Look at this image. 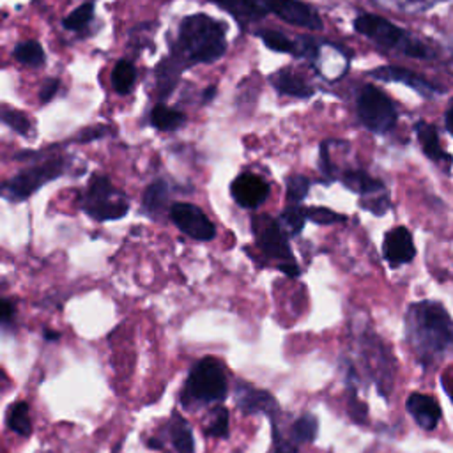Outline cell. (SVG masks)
Returning <instances> with one entry per match:
<instances>
[{
  "mask_svg": "<svg viewBox=\"0 0 453 453\" xmlns=\"http://www.w3.org/2000/svg\"><path fill=\"white\" fill-rule=\"evenodd\" d=\"M405 336L416 357L432 365L453 347V319L437 301H418L405 313Z\"/></svg>",
  "mask_w": 453,
  "mask_h": 453,
  "instance_id": "1",
  "label": "cell"
},
{
  "mask_svg": "<svg viewBox=\"0 0 453 453\" xmlns=\"http://www.w3.org/2000/svg\"><path fill=\"white\" fill-rule=\"evenodd\" d=\"M225 51V25L207 14H193L180 21L168 58L182 71L193 64H211Z\"/></svg>",
  "mask_w": 453,
  "mask_h": 453,
  "instance_id": "2",
  "label": "cell"
},
{
  "mask_svg": "<svg viewBox=\"0 0 453 453\" xmlns=\"http://www.w3.org/2000/svg\"><path fill=\"white\" fill-rule=\"evenodd\" d=\"M354 28L384 50H391L419 60H428L434 57V51L426 42L382 16L359 14L354 19Z\"/></svg>",
  "mask_w": 453,
  "mask_h": 453,
  "instance_id": "3",
  "label": "cell"
},
{
  "mask_svg": "<svg viewBox=\"0 0 453 453\" xmlns=\"http://www.w3.org/2000/svg\"><path fill=\"white\" fill-rule=\"evenodd\" d=\"M226 396V375L223 365L211 356L198 359L182 388L180 403L186 409L205 407Z\"/></svg>",
  "mask_w": 453,
  "mask_h": 453,
  "instance_id": "4",
  "label": "cell"
},
{
  "mask_svg": "<svg viewBox=\"0 0 453 453\" xmlns=\"http://www.w3.org/2000/svg\"><path fill=\"white\" fill-rule=\"evenodd\" d=\"M83 211L96 221L119 219L129 211V200L108 177L94 175L83 193Z\"/></svg>",
  "mask_w": 453,
  "mask_h": 453,
  "instance_id": "5",
  "label": "cell"
},
{
  "mask_svg": "<svg viewBox=\"0 0 453 453\" xmlns=\"http://www.w3.org/2000/svg\"><path fill=\"white\" fill-rule=\"evenodd\" d=\"M356 113L359 122L372 133L386 134L398 120L393 101L375 85H363L356 97Z\"/></svg>",
  "mask_w": 453,
  "mask_h": 453,
  "instance_id": "6",
  "label": "cell"
},
{
  "mask_svg": "<svg viewBox=\"0 0 453 453\" xmlns=\"http://www.w3.org/2000/svg\"><path fill=\"white\" fill-rule=\"evenodd\" d=\"M64 159L51 157L48 161L28 166L16 175H12L2 188V193L7 200H25L34 195L46 182L60 177L64 173Z\"/></svg>",
  "mask_w": 453,
  "mask_h": 453,
  "instance_id": "7",
  "label": "cell"
},
{
  "mask_svg": "<svg viewBox=\"0 0 453 453\" xmlns=\"http://www.w3.org/2000/svg\"><path fill=\"white\" fill-rule=\"evenodd\" d=\"M251 230L255 235V241L262 253L269 258H276L281 262H294L287 232L281 228L278 219H273L267 214L253 216Z\"/></svg>",
  "mask_w": 453,
  "mask_h": 453,
  "instance_id": "8",
  "label": "cell"
},
{
  "mask_svg": "<svg viewBox=\"0 0 453 453\" xmlns=\"http://www.w3.org/2000/svg\"><path fill=\"white\" fill-rule=\"evenodd\" d=\"M255 2L265 14L271 12L290 25L303 27L308 30H322L324 27L319 12L304 2H299V0H255Z\"/></svg>",
  "mask_w": 453,
  "mask_h": 453,
  "instance_id": "9",
  "label": "cell"
},
{
  "mask_svg": "<svg viewBox=\"0 0 453 453\" xmlns=\"http://www.w3.org/2000/svg\"><path fill=\"white\" fill-rule=\"evenodd\" d=\"M170 218L173 225L196 241H211L216 237L214 223L203 214L198 205L188 202H175L170 207Z\"/></svg>",
  "mask_w": 453,
  "mask_h": 453,
  "instance_id": "10",
  "label": "cell"
},
{
  "mask_svg": "<svg viewBox=\"0 0 453 453\" xmlns=\"http://www.w3.org/2000/svg\"><path fill=\"white\" fill-rule=\"evenodd\" d=\"M235 403L244 414H265L267 418H271L273 426H276L280 405L271 393L257 389L246 382H239L235 386Z\"/></svg>",
  "mask_w": 453,
  "mask_h": 453,
  "instance_id": "11",
  "label": "cell"
},
{
  "mask_svg": "<svg viewBox=\"0 0 453 453\" xmlns=\"http://www.w3.org/2000/svg\"><path fill=\"white\" fill-rule=\"evenodd\" d=\"M230 195L237 205L244 209H257L267 200L269 184L251 172H242L232 180Z\"/></svg>",
  "mask_w": 453,
  "mask_h": 453,
  "instance_id": "12",
  "label": "cell"
},
{
  "mask_svg": "<svg viewBox=\"0 0 453 453\" xmlns=\"http://www.w3.org/2000/svg\"><path fill=\"white\" fill-rule=\"evenodd\" d=\"M382 255L391 267L409 264L416 257V248L409 228L395 226L388 230L382 241Z\"/></svg>",
  "mask_w": 453,
  "mask_h": 453,
  "instance_id": "13",
  "label": "cell"
},
{
  "mask_svg": "<svg viewBox=\"0 0 453 453\" xmlns=\"http://www.w3.org/2000/svg\"><path fill=\"white\" fill-rule=\"evenodd\" d=\"M370 76L377 78V80H382V81H398V83H403L411 88H414L418 94L421 96H434L437 94V87L432 85L430 81H426L423 76L416 74L414 71H409L405 67H395V65H386V67H379V69H373L370 73Z\"/></svg>",
  "mask_w": 453,
  "mask_h": 453,
  "instance_id": "14",
  "label": "cell"
},
{
  "mask_svg": "<svg viewBox=\"0 0 453 453\" xmlns=\"http://www.w3.org/2000/svg\"><path fill=\"white\" fill-rule=\"evenodd\" d=\"M407 412L423 430H434L441 419V407L437 400L430 395L411 393L405 402Z\"/></svg>",
  "mask_w": 453,
  "mask_h": 453,
  "instance_id": "15",
  "label": "cell"
},
{
  "mask_svg": "<svg viewBox=\"0 0 453 453\" xmlns=\"http://www.w3.org/2000/svg\"><path fill=\"white\" fill-rule=\"evenodd\" d=\"M414 131H416V136H418V142H419V145H421L423 154H425L430 161L451 168L453 159H451V156L442 149V143H441L437 127H435L434 124H430V122L418 120L416 126H414Z\"/></svg>",
  "mask_w": 453,
  "mask_h": 453,
  "instance_id": "16",
  "label": "cell"
},
{
  "mask_svg": "<svg viewBox=\"0 0 453 453\" xmlns=\"http://www.w3.org/2000/svg\"><path fill=\"white\" fill-rule=\"evenodd\" d=\"M271 83L280 94H287V96L299 97V99H306V97L313 96V87L308 85L301 76H297L290 69H281V71L274 73L271 76Z\"/></svg>",
  "mask_w": 453,
  "mask_h": 453,
  "instance_id": "17",
  "label": "cell"
},
{
  "mask_svg": "<svg viewBox=\"0 0 453 453\" xmlns=\"http://www.w3.org/2000/svg\"><path fill=\"white\" fill-rule=\"evenodd\" d=\"M168 434L177 453H195V439L191 426L179 412L172 414L168 421Z\"/></svg>",
  "mask_w": 453,
  "mask_h": 453,
  "instance_id": "18",
  "label": "cell"
},
{
  "mask_svg": "<svg viewBox=\"0 0 453 453\" xmlns=\"http://www.w3.org/2000/svg\"><path fill=\"white\" fill-rule=\"evenodd\" d=\"M340 179L345 188H349L350 191H356L359 195L368 196V195L384 193V184L363 170H347V172H343V175Z\"/></svg>",
  "mask_w": 453,
  "mask_h": 453,
  "instance_id": "19",
  "label": "cell"
},
{
  "mask_svg": "<svg viewBox=\"0 0 453 453\" xmlns=\"http://www.w3.org/2000/svg\"><path fill=\"white\" fill-rule=\"evenodd\" d=\"M211 2H214L216 5H219L221 9H225L242 23H250L265 16V12L258 7L255 0H211Z\"/></svg>",
  "mask_w": 453,
  "mask_h": 453,
  "instance_id": "20",
  "label": "cell"
},
{
  "mask_svg": "<svg viewBox=\"0 0 453 453\" xmlns=\"http://www.w3.org/2000/svg\"><path fill=\"white\" fill-rule=\"evenodd\" d=\"M7 426L18 434L19 437H30L32 435V419H30V407L27 402H14L9 405L5 414Z\"/></svg>",
  "mask_w": 453,
  "mask_h": 453,
  "instance_id": "21",
  "label": "cell"
},
{
  "mask_svg": "<svg viewBox=\"0 0 453 453\" xmlns=\"http://www.w3.org/2000/svg\"><path fill=\"white\" fill-rule=\"evenodd\" d=\"M136 81V69L129 60L120 58L111 71V87L117 94H129Z\"/></svg>",
  "mask_w": 453,
  "mask_h": 453,
  "instance_id": "22",
  "label": "cell"
},
{
  "mask_svg": "<svg viewBox=\"0 0 453 453\" xmlns=\"http://www.w3.org/2000/svg\"><path fill=\"white\" fill-rule=\"evenodd\" d=\"M168 184L165 180H154L143 193V209L150 216L161 214V211L168 203Z\"/></svg>",
  "mask_w": 453,
  "mask_h": 453,
  "instance_id": "23",
  "label": "cell"
},
{
  "mask_svg": "<svg viewBox=\"0 0 453 453\" xmlns=\"http://www.w3.org/2000/svg\"><path fill=\"white\" fill-rule=\"evenodd\" d=\"M186 117L179 110L168 108L165 104H156L150 111V124L159 131H173L184 124Z\"/></svg>",
  "mask_w": 453,
  "mask_h": 453,
  "instance_id": "24",
  "label": "cell"
},
{
  "mask_svg": "<svg viewBox=\"0 0 453 453\" xmlns=\"http://www.w3.org/2000/svg\"><path fill=\"white\" fill-rule=\"evenodd\" d=\"M319 432V421L313 414L304 412L303 416H299L294 425L290 426V441L294 444H301V442H311L315 441Z\"/></svg>",
  "mask_w": 453,
  "mask_h": 453,
  "instance_id": "25",
  "label": "cell"
},
{
  "mask_svg": "<svg viewBox=\"0 0 453 453\" xmlns=\"http://www.w3.org/2000/svg\"><path fill=\"white\" fill-rule=\"evenodd\" d=\"M12 55L19 64H25V65H30V67H39L46 60L42 46L37 41H32V39L16 44L14 50H12Z\"/></svg>",
  "mask_w": 453,
  "mask_h": 453,
  "instance_id": "26",
  "label": "cell"
},
{
  "mask_svg": "<svg viewBox=\"0 0 453 453\" xmlns=\"http://www.w3.org/2000/svg\"><path fill=\"white\" fill-rule=\"evenodd\" d=\"M257 35L262 39V42L273 50V51H280V53H290V55H299V44H296L294 41H290L287 35H283L281 32L276 30H258Z\"/></svg>",
  "mask_w": 453,
  "mask_h": 453,
  "instance_id": "27",
  "label": "cell"
},
{
  "mask_svg": "<svg viewBox=\"0 0 453 453\" xmlns=\"http://www.w3.org/2000/svg\"><path fill=\"white\" fill-rule=\"evenodd\" d=\"M306 209L301 205H288L281 214H280V225L287 232V235H297L306 221Z\"/></svg>",
  "mask_w": 453,
  "mask_h": 453,
  "instance_id": "28",
  "label": "cell"
},
{
  "mask_svg": "<svg viewBox=\"0 0 453 453\" xmlns=\"http://www.w3.org/2000/svg\"><path fill=\"white\" fill-rule=\"evenodd\" d=\"M2 120L5 126H9L12 131H16L18 134L21 136H34V126L30 122V119L27 115H23L21 111L18 110H12V108H7L4 106L2 108Z\"/></svg>",
  "mask_w": 453,
  "mask_h": 453,
  "instance_id": "29",
  "label": "cell"
},
{
  "mask_svg": "<svg viewBox=\"0 0 453 453\" xmlns=\"http://www.w3.org/2000/svg\"><path fill=\"white\" fill-rule=\"evenodd\" d=\"M92 18H94V5L90 2H87V4H81L80 7H76L71 14H67L64 18V27L67 30L80 32L92 21Z\"/></svg>",
  "mask_w": 453,
  "mask_h": 453,
  "instance_id": "30",
  "label": "cell"
},
{
  "mask_svg": "<svg viewBox=\"0 0 453 453\" xmlns=\"http://www.w3.org/2000/svg\"><path fill=\"white\" fill-rule=\"evenodd\" d=\"M310 179L304 175H290L287 179V202L290 205H299V202L308 195Z\"/></svg>",
  "mask_w": 453,
  "mask_h": 453,
  "instance_id": "31",
  "label": "cell"
},
{
  "mask_svg": "<svg viewBox=\"0 0 453 453\" xmlns=\"http://www.w3.org/2000/svg\"><path fill=\"white\" fill-rule=\"evenodd\" d=\"M228 419H230V412L226 407L214 409V414L209 423V434L212 437H219V439L228 437Z\"/></svg>",
  "mask_w": 453,
  "mask_h": 453,
  "instance_id": "32",
  "label": "cell"
},
{
  "mask_svg": "<svg viewBox=\"0 0 453 453\" xmlns=\"http://www.w3.org/2000/svg\"><path fill=\"white\" fill-rule=\"evenodd\" d=\"M306 218L317 225H331V223H338V221L345 219V216H342L331 209H326V207L306 209Z\"/></svg>",
  "mask_w": 453,
  "mask_h": 453,
  "instance_id": "33",
  "label": "cell"
},
{
  "mask_svg": "<svg viewBox=\"0 0 453 453\" xmlns=\"http://www.w3.org/2000/svg\"><path fill=\"white\" fill-rule=\"evenodd\" d=\"M361 205H363L366 211H370V212L380 216V214H384V212L389 209V198H388L386 193H379V195H375V196L363 198V200H361Z\"/></svg>",
  "mask_w": 453,
  "mask_h": 453,
  "instance_id": "34",
  "label": "cell"
},
{
  "mask_svg": "<svg viewBox=\"0 0 453 453\" xmlns=\"http://www.w3.org/2000/svg\"><path fill=\"white\" fill-rule=\"evenodd\" d=\"M349 414L359 425H363L366 421V416H368V407L352 391L349 395Z\"/></svg>",
  "mask_w": 453,
  "mask_h": 453,
  "instance_id": "35",
  "label": "cell"
},
{
  "mask_svg": "<svg viewBox=\"0 0 453 453\" xmlns=\"http://www.w3.org/2000/svg\"><path fill=\"white\" fill-rule=\"evenodd\" d=\"M320 170L326 177L334 179V166L329 157V142H322L320 145Z\"/></svg>",
  "mask_w": 453,
  "mask_h": 453,
  "instance_id": "36",
  "label": "cell"
},
{
  "mask_svg": "<svg viewBox=\"0 0 453 453\" xmlns=\"http://www.w3.org/2000/svg\"><path fill=\"white\" fill-rule=\"evenodd\" d=\"M58 87H60V80H58V78H48V80L42 83V87H41L39 99H41L42 103L51 101V99H53V96L57 94Z\"/></svg>",
  "mask_w": 453,
  "mask_h": 453,
  "instance_id": "37",
  "label": "cell"
},
{
  "mask_svg": "<svg viewBox=\"0 0 453 453\" xmlns=\"http://www.w3.org/2000/svg\"><path fill=\"white\" fill-rule=\"evenodd\" d=\"M106 131H108V129H106L104 126H96V127L85 129V131L80 133L81 136H78V142H90V140H94V138H101V136H104Z\"/></svg>",
  "mask_w": 453,
  "mask_h": 453,
  "instance_id": "38",
  "label": "cell"
},
{
  "mask_svg": "<svg viewBox=\"0 0 453 453\" xmlns=\"http://www.w3.org/2000/svg\"><path fill=\"white\" fill-rule=\"evenodd\" d=\"M12 317H14V304L9 299H4L2 301V324H4V327H7L11 324Z\"/></svg>",
  "mask_w": 453,
  "mask_h": 453,
  "instance_id": "39",
  "label": "cell"
},
{
  "mask_svg": "<svg viewBox=\"0 0 453 453\" xmlns=\"http://www.w3.org/2000/svg\"><path fill=\"white\" fill-rule=\"evenodd\" d=\"M278 269H280L281 273H285L287 276H290V278H296V276H299V273H301L296 262H283V264L278 265Z\"/></svg>",
  "mask_w": 453,
  "mask_h": 453,
  "instance_id": "40",
  "label": "cell"
},
{
  "mask_svg": "<svg viewBox=\"0 0 453 453\" xmlns=\"http://www.w3.org/2000/svg\"><path fill=\"white\" fill-rule=\"evenodd\" d=\"M441 2H446V0H403V5H414L416 9H428Z\"/></svg>",
  "mask_w": 453,
  "mask_h": 453,
  "instance_id": "41",
  "label": "cell"
},
{
  "mask_svg": "<svg viewBox=\"0 0 453 453\" xmlns=\"http://www.w3.org/2000/svg\"><path fill=\"white\" fill-rule=\"evenodd\" d=\"M444 122H446L448 131L453 134V106H449V110L446 111V115H444Z\"/></svg>",
  "mask_w": 453,
  "mask_h": 453,
  "instance_id": "42",
  "label": "cell"
},
{
  "mask_svg": "<svg viewBox=\"0 0 453 453\" xmlns=\"http://www.w3.org/2000/svg\"><path fill=\"white\" fill-rule=\"evenodd\" d=\"M214 96H216V87H207V88H205V92H203L202 103H209Z\"/></svg>",
  "mask_w": 453,
  "mask_h": 453,
  "instance_id": "43",
  "label": "cell"
},
{
  "mask_svg": "<svg viewBox=\"0 0 453 453\" xmlns=\"http://www.w3.org/2000/svg\"><path fill=\"white\" fill-rule=\"evenodd\" d=\"M147 446L149 448H154V449H163V442L157 439V437H152L147 441Z\"/></svg>",
  "mask_w": 453,
  "mask_h": 453,
  "instance_id": "44",
  "label": "cell"
},
{
  "mask_svg": "<svg viewBox=\"0 0 453 453\" xmlns=\"http://www.w3.org/2000/svg\"><path fill=\"white\" fill-rule=\"evenodd\" d=\"M57 338H60V333H57V331H44V340L46 342H55Z\"/></svg>",
  "mask_w": 453,
  "mask_h": 453,
  "instance_id": "45",
  "label": "cell"
},
{
  "mask_svg": "<svg viewBox=\"0 0 453 453\" xmlns=\"http://www.w3.org/2000/svg\"><path fill=\"white\" fill-rule=\"evenodd\" d=\"M451 400H453V389H451Z\"/></svg>",
  "mask_w": 453,
  "mask_h": 453,
  "instance_id": "46",
  "label": "cell"
}]
</instances>
